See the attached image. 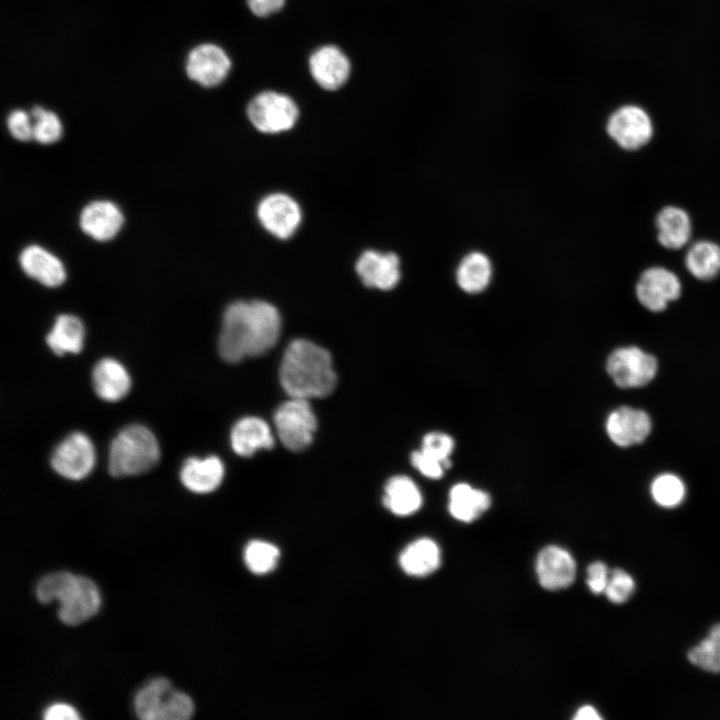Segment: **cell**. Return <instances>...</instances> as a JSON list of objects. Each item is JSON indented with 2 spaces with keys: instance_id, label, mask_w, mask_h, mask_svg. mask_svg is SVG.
<instances>
[{
  "instance_id": "4316f807",
  "label": "cell",
  "mask_w": 720,
  "mask_h": 720,
  "mask_svg": "<svg viewBox=\"0 0 720 720\" xmlns=\"http://www.w3.org/2000/svg\"><path fill=\"white\" fill-rule=\"evenodd\" d=\"M85 338V327L82 321L71 314H61L46 336L47 345L57 355L79 353Z\"/></svg>"
},
{
  "instance_id": "e0dca14e",
  "label": "cell",
  "mask_w": 720,
  "mask_h": 720,
  "mask_svg": "<svg viewBox=\"0 0 720 720\" xmlns=\"http://www.w3.org/2000/svg\"><path fill=\"white\" fill-rule=\"evenodd\" d=\"M650 431V417L642 410L624 406L607 417L606 432L612 442L621 447L643 442Z\"/></svg>"
},
{
  "instance_id": "277c9868",
  "label": "cell",
  "mask_w": 720,
  "mask_h": 720,
  "mask_svg": "<svg viewBox=\"0 0 720 720\" xmlns=\"http://www.w3.org/2000/svg\"><path fill=\"white\" fill-rule=\"evenodd\" d=\"M159 458L160 448L153 432L133 424L123 428L112 440L108 469L115 477L138 475L152 469Z\"/></svg>"
},
{
  "instance_id": "2e32d148",
  "label": "cell",
  "mask_w": 720,
  "mask_h": 720,
  "mask_svg": "<svg viewBox=\"0 0 720 720\" xmlns=\"http://www.w3.org/2000/svg\"><path fill=\"white\" fill-rule=\"evenodd\" d=\"M309 68L313 79L326 90H337L342 87L351 71L347 56L333 45L315 50L310 56Z\"/></svg>"
},
{
  "instance_id": "9a60e30c",
  "label": "cell",
  "mask_w": 720,
  "mask_h": 720,
  "mask_svg": "<svg viewBox=\"0 0 720 720\" xmlns=\"http://www.w3.org/2000/svg\"><path fill=\"white\" fill-rule=\"evenodd\" d=\"M79 224L82 231L92 239L105 242L120 232L124 215L114 202L95 200L82 209Z\"/></svg>"
},
{
  "instance_id": "1f68e13d",
  "label": "cell",
  "mask_w": 720,
  "mask_h": 720,
  "mask_svg": "<svg viewBox=\"0 0 720 720\" xmlns=\"http://www.w3.org/2000/svg\"><path fill=\"white\" fill-rule=\"evenodd\" d=\"M30 114L33 119V139L38 143L49 145L62 137L63 126L54 112L35 106Z\"/></svg>"
},
{
  "instance_id": "3957f363",
  "label": "cell",
  "mask_w": 720,
  "mask_h": 720,
  "mask_svg": "<svg viewBox=\"0 0 720 720\" xmlns=\"http://www.w3.org/2000/svg\"><path fill=\"white\" fill-rule=\"evenodd\" d=\"M35 592L41 603L60 602L58 617L67 625L88 620L97 613L101 603L99 590L93 581L65 571L41 578Z\"/></svg>"
},
{
  "instance_id": "d4e9b609",
  "label": "cell",
  "mask_w": 720,
  "mask_h": 720,
  "mask_svg": "<svg viewBox=\"0 0 720 720\" xmlns=\"http://www.w3.org/2000/svg\"><path fill=\"white\" fill-rule=\"evenodd\" d=\"M440 550L429 538H420L408 544L400 554L402 570L411 576L422 577L433 573L440 565Z\"/></svg>"
},
{
  "instance_id": "8992f818",
  "label": "cell",
  "mask_w": 720,
  "mask_h": 720,
  "mask_svg": "<svg viewBox=\"0 0 720 720\" xmlns=\"http://www.w3.org/2000/svg\"><path fill=\"white\" fill-rule=\"evenodd\" d=\"M274 426L282 444L297 452L311 444L317 419L308 400L290 397L275 411Z\"/></svg>"
},
{
  "instance_id": "603a6c76",
  "label": "cell",
  "mask_w": 720,
  "mask_h": 720,
  "mask_svg": "<svg viewBox=\"0 0 720 720\" xmlns=\"http://www.w3.org/2000/svg\"><path fill=\"white\" fill-rule=\"evenodd\" d=\"M658 242L667 249L678 250L690 240L692 223L689 214L682 208L666 206L655 219Z\"/></svg>"
},
{
  "instance_id": "7a4b0ae2",
  "label": "cell",
  "mask_w": 720,
  "mask_h": 720,
  "mask_svg": "<svg viewBox=\"0 0 720 720\" xmlns=\"http://www.w3.org/2000/svg\"><path fill=\"white\" fill-rule=\"evenodd\" d=\"M279 379L289 397L306 400L328 396L337 381L329 351L306 339H295L288 345Z\"/></svg>"
},
{
  "instance_id": "836d02e7",
  "label": "cell",
  "mask_w": 720,
  "mask_h": 720,
  "mask_svg": "<svg viewBox=\"0 0 720 720\" xmlns=\"http://www.w3.org/2000/svg\"><path fill=\"white\" fill-rule=\"evenodd\" d=\"M634 589L635 582L632 576L625 570L616 568L609 575L604 593L611 602L621 604L630 598Z\"/></svg>"
},
{
  "instance_id": "7c38bea8",
  "label": "cell",
  "mask_w": 720,
  "mask_h": 720,
  "mask_svg": "<svg viewBox=\"0 0 720 720\" xmlns=\"http://www.w3.org/2000/svg\"><path fill=\"white\" fill-rule=\"evenodd\" d=\"M231 68V61L225 51L215 44H201L188 55L187 76L207 88L222 83Z\"/></svg>"
},
{
  "instance_id": "5bb4252c",
  "label": "cell",
  "mask_w": 720,
  "mask_h": 720,
  "mask_svg": "<svg viewBox=\"0 0 720 720\" xmlns=\"http://www.w3.org/2000/svg\"><path fill=\"white\" fill-rule=\"evenodd\" d=\"M536 573L543 588L552 591L564 589L575 579V560L567 550L548 545L537 556Z\"/></svg>"
},
{
  "instance_id": "30bf717a",
  "label": "cell",
  "mask_w": 720,
  "mask_h": 720,
  "mask_svg": "<svg viewBox=\"0 0 720 720\" xmlns=\"http://www.w3.org/2000/svg\"><path fill=\"white\" fill-rule=\"evenodd\" d=\"M95 461L94 445L82 432H73L65 437L51 456L54 471L70 480L85 478L93 470Z\"/></svg>"
},
{
  "instance_id": "44dd1931",
  "label": "cell",
  "mask_w": 720,
  "mask_h": 720,
  "mask_svg": "<svg viewBox=\"0 0 720 720\" xmlns=\"http://www.w3.org/2000/svg\"><path fill=\"white\" fill-rule=\"evenodd\" d=\"M230 441L234 452L243 457H250L258 450L270 449L274 445L270 426L255 416L239 419L232 427Z\"/></svg>"
},
{
  "instance_id": "ffe728a7",
  "label": "cell",
  "mask_w": 720,
  "mask_h": 720,
  "mask_svg": "<svg viewBox=\"0 0 720 720\" xmlns=\"http://www.w3.org/2000/svg\"><path fill=\"white\" fill-rule=\"evenodd\" d=\"M225 468L217 456L188 458L180 470V480L190 491L206 494L216 490L224 478Z\"/></svg>"
},
{
  "instance_id": "83f0119b",
  "label": "cell",
  "mask_w": 720,
  "mask_h": 720,
  "mask_svg": "<svg viewBox=\"0 0 720 720\" xmlns=\"http://www.w3.org/2000/svg\"><path fill=\"white\" fill-rule=\"evenodd\" d=\"M685 266L698 280L715 279L720 273V246L710 240L695 242L686 253Z\"/></svg>"
},
{
  "instance_id": "cb8c5ba5",
  "label": "cell",
  "mask_w": 720,
  "mask_h": 720,
  "mask_svg": "<svg viewBox=\"0 0 720 720\" xmlns=\"http://www.w3.org/2000/svg\"><path fill=\"white\" fill-rule=\"evenodd\" d=\"M383 504L397 516H408L422 505V495L415 482L407 476L390 478L384 488Z\"/></svg>"
},
{
  "instance_id": "d6a6232c",
  "label": "cell",
  "mask_w": 720,
  "mask_h": 720,
  "mask_svg": "<svg viewBox=\"0 0 720 720\" xmlns=\"http://www.w3.org/2000/svg\"><path fill=\"white\" fill-rule=\"evenodd\" d=\"M651 495L654 501L665 508L679 505L685 497V486L682 480L673 474H662L651 484Z\"/></svg>"
},
{
  "instance_id": "f35d334b",
  "label": "cell",
  "mask_w": 720,
  "mask_h": 720,
  "mask_svg": "<svg viewBox=\"0 0 720 720\" xmlns=\"http://www.w3.org/2000/svg\"><path fill=\"white\" fill-rule=\"evenodd\" d=\"M251 12L258 17H267L280 11L285 0H247Z\"/></svg>"
},
{
  "instance_id": "f1b7e54d",
  "label": "cell",
  "mask_w": 720,
  "mask_h": 720,
  "mask_svg": "<svg viewBox=\"0 0 720 720\" xmlns=\"http://www.w3.org/2000/svg\"><path fill=\"white\" fill-rule=\"evenodd\" d=\"M491 273L489 259L482 253L473 252L460 262L456 279L462 290L474 294L483 291L488 286Z\"/></svg>"
},
{
  "instance_id": "52a82bcc",
  "label": "cell",
  "mask_w": 720,
  "mask_h": 720,
  "mask_svg": "<svg viewBox=\"0 0 720 720\" xmlns=\"http://www.w3.org/2000/svg\"><path fill=\"white\" fill-rule=\"evenodd\" d=\"M296 103L287 95L265 91L248 104L247 115L253 126L263 133H279L291 129L298 119Z\"/></svg>"
},
{
  "instance_id": "6da1fadb",
  "label": "cell",
  "mask_w": 720,
  "mask_h": 720,
  "mask_svg": "<svg viewBox=\"0 0 720 720\" xmlns=\"http://www.w3.org/2000/svg\"><path fill=\"white\" fill-rule=\"evenodd\" d=\"M278 310L264 301H236L225 310L218 349L228 362L263 355L272 349L280 336Z\"/></svg>"
},
{
  "instance_id": "5b68a950",
  "label": "cell",
  "mask_w": 720,
  "mask_h": 720,
  "mask_svg": "<svg viewBox=\"0 0 720 720\" xmlns=\"http://www.w3.org/2000/svg\"><path fill=\"white\" fill-rule=\"evenodd\" d=\"M137 716L144 720H184L194 712L191 698L174 690L166 678H155L139 689L134 697Z\"/></svg>"
},
{
  "instance_id": "e575fe53",
  "label": "cell",
  "mask_w": 720,
  "mask_h": 720,
  "mask_svg": "<svg viewBox=\"0 0 720 720\" xmlns=\"http://www.w3.org/2000/svg\"><path fill=\"white\" fill-rule=\"evenodd\" d=\"M455 443L453 438L443 432L427 433L422 440L421 450L450 466V455Z\"/></svg>"
},
{
  "instance_id": "d590c367",
  "label": "cell",
  "mask_w": 720,
  "mask_h": 720,
  "mask_svg": "<svg viewBox=\"0 0 720 720\" xmlns=\"http://www.w3.org/2000/svg\"><path fill=\"white\" fill-rule=\"evenodd\" d=\"M7 127L12 137L19 141L33 139V119L26 111L13 110L7 117Z\"/></svg>"
},
{
  "instance_id": "9c48e42d",
  "label": "cell",
  "mask_w": 720,
  "mask_h": 720,
  "mask_svg": "<svg viewBox=\"0 0 720 720\" xmlns=\"http://www.w3.org/2000/svg\"><path fill=\"white\" fill-rule=\"evenodd\" d=\"M607 372L621 388H637L648 384L657 372V360L638 347L614 350L607 360Z\"/></svg>"
},
{
  "instance_id": "ab89813d",
  "label": "cell",
  "mask_w": 720,
  "mask_h": 720,
  "mask_svg": "<svg viewBox=\"0 0 720 720\" xmlns=\"http://www.w3.org/2000/svg\"><path fill=\"white\" fill-rule=\"evenodd\" d=\"M43 718L46 720H75L79 719L80 716L72 706L65 703H55L46 708Z\"/></svg>"
},
{
  "instance_id": "4fadbf2b",
  "label": "cell",
  "mask_w": 720,
  "mask_h": 720,
  "mask_svg": "<svg viewBox=\"0 0 720 720\" xmlns=\"http://www.w3.org/2000/svg\"><path fill=\"white\" fill-rule=\"evenodd\" d=\"M257 215L262 226L281 239L293 235L301 222L298 204L283 193H273L262 199L257 208Z\"/></svg>"
},
{
  "instance_id": "60d3db41",
  "label": "cell",
  "mask_w": 720,
  "mask_h": 720,
  "mask_svg": "<svg viewBox=\"0 0 720 720\" xmlns=\"http://www.w3.org/2000/svg\"><path fill=\"white\" fill-rule=\"evenodd\" d=\"M575 720H599L601 716L593 706L586 705L581 707L574 716Z\"/></svg>"
},
{
  "instance_id": "d6986e66",
  "label": "cell",
  "mask_w": 720,
  "mask_h": 720,
  "mask_svg": "<svg viewBox=\"0 0 720 720\" xmlns=\"http://www.w3.org/2000/svg\"><path fill=\"white\" fill-rule=\"evenodd\" d=\"M19 263L30 278L47 287H58L66 280L63 262L40 245H29L19 255Z\"/></svg>"
},
{
  "instance_id": "ba28073f",
  "label": "cell",
  "mask_w": 720,
  "mask_h": 720,
  "mask_svg": "<svg viewBox=\"0 0 720 720\" xmlns=\"http://www.w3.org/2000/svg\"><path fill=\"white\" fill-rule=\"evenodd\" d=\"M607 133L624 150L636 151L651 140L654 128L649 114L628 104L615 110L607 122Z\"/></svg>"
},
{
  "instance_id": "7402d4cb",
  "label": "cell",
  "mask_w": 720,
  "mask_h": 720,
  "mask_svg": "<svg viewBox=\"0 0 720 720\" xmlns=\"http://www.w3.org/2000/svg\"><path fill=\"white\" fill-rule=\"evenodd\" d=\"M95 393L105 401L114 402L124 398L130 390L131 379L126 368L113 358H103L92 371Z\"/></svg>"
},
{
  "instance_id": "74e56055",
  "label": "cell",
  "mask_w": 720,
  "mask_h": 720,
  "mask_svg": "<svg viewBox=\"0 0 720 720\" xmlns=\"http://www.w3.org/2000/svg\"><path fill=\"white\" fill-rule=\"evenodd\" d=\"M609 571L605 563L595 561L587 568V585L594 594L604 593L608 580Z\"/></svg>"
},
{
  "instance_id": "8fae6325",
  "label": "cell",
  "mask_w": 720,
  "mask_h": 720,
  "mask_svg": "<svg viewBox=\"0 0 720 720\" xmlns=\"http://www.w3.org/2000/svg\"><path fill=\"white\" fill-rule=\"evenodd\" d=\"M638 301L652 312H661L681 295V283L671 270L653 266L644 270L636 284Z\"/></svg>"
},
{
  "instance_id": "484cf974",
  "label": "cell",
  "mask_w": 720,
  "mask_h": 720,
  "mask_svg": "<svg viewBox=\"0 0 720 720\" xmlns=\"http://www.w3.org/2000/svg\"><path fill=\"white\" fill-rule=\"evenodd\" d=\"M490 504L488 493L467 483H458L449 492V512L462 522L474 521L489 508Z\"/></svg>"
},
{
  "instance_id": "8d00e7d4",
  "label": "cell",
  "mask_w": 720,
  "mask_h": 720,
  "mask_svg": "<svg viewBox=\"0 0 720 720\" xmlns=\"http://www.w3.org/2000/svg\"><path fill=\"white\" fill-rule=\"evenodd\" d=\"M411 463L422 475L430 479L441 478L447 469L444 462L430 456L421 449L411 454Z\"/></svg>"
},
{
  "instance_id": "f546056e",
  "label": "cell",
  "mask_w": 720,
  "mask_h": 720,
  "mask_svg": "<svg viewBox=\"0 0 720 720\" xmlns=\"http://www.w3.org/2000/svg\"><path fill=\"white\" fill-rule=\"evenodd\" d=\"M693 665L713 673L720 672V623L714 625L708 635L687 654Z\"/></svg>"
},
{
  "instance_id": "4dcf8cb0",
  "label": "cell",
  "mask_w": 720,
  "mask_h": 720,
  "mask_svg": "<svg viewBox=\"0 0 720 720\" xmlns=\"http://www.w3.org/2000/svg\"><path fill=\"white\" fill-rule=\"evenodd\" d=\"M280 557L279 549L272 543L263 540H252L244 549V562L247 568L256 575L271 572Z\"/></svg>"
},
{
  "instance_id": "ac0fdd59",
  "label": "cell",
  "mask_w": 720,
  "mask_h": 720,
  "mask_svg": "<svg viewBox=\"0 0 720 720\" xmlns=\"http://www.w3.org/2000/svg\"><path fill=\"white\" fill-rule=\"evenodd\" d=\"M356 272L367 287L388 290L400 279V261L394 253L367 250L356 262Z\"/></svg>"
}]
</instances>
